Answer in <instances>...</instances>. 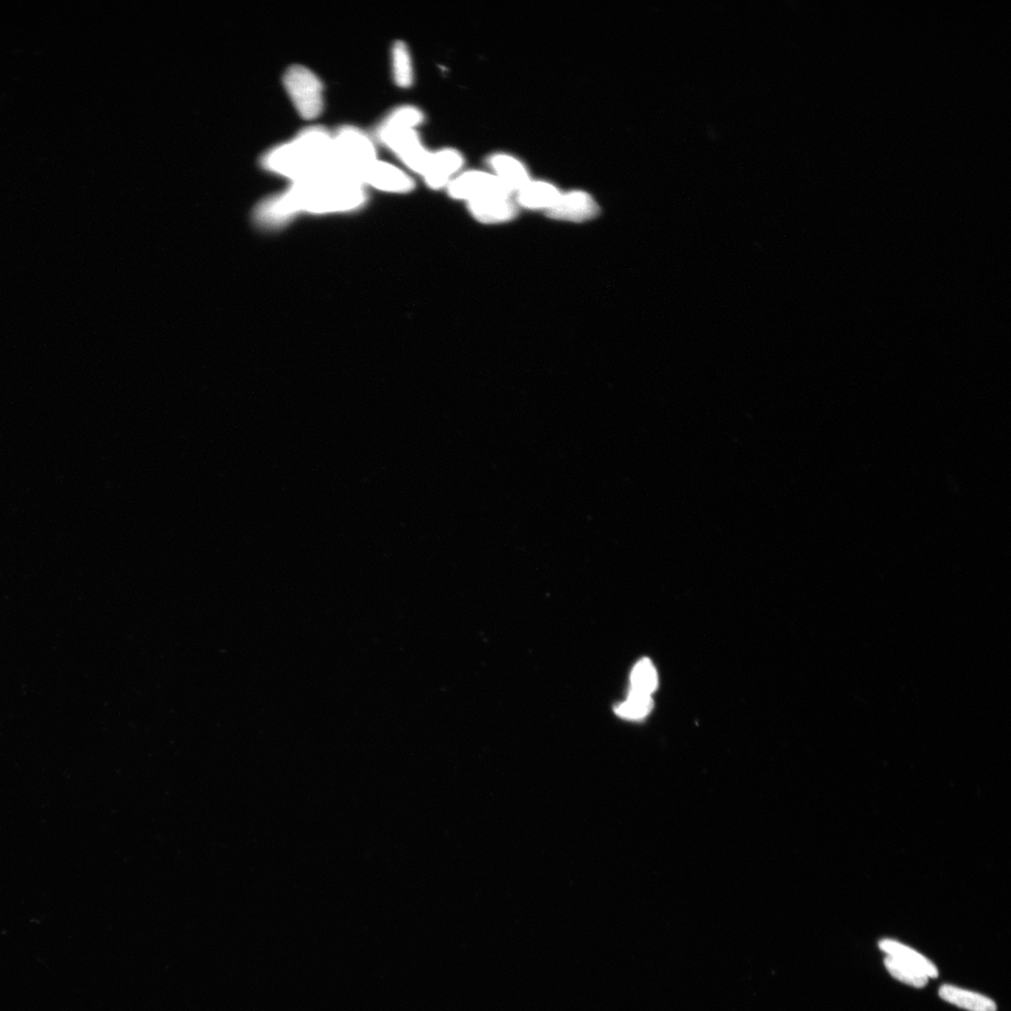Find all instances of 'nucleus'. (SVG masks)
Listing matches in <instances>:
<instances>
[{
	"mask_svg": "<svg viewBox=\"0 0 1011 1011\" xmlns=\"http://www.w3.org/2000/svg\"><path fill=\"white\" fill-rule=\"evenodd\" d=\"M366 202L362 183L327 169L312 177L292 182L289 188L260 203L253 218L265 230L279 229L300 213L324 214L350 212Z\"/></svg>",
	"mask_w": 1011,
	"mask_h": 1011,
	"instance_id": "1",
	"label": "nucleus"
},
{
	"mask_svg": "<svg viewBox=\"0 0 1011 1011\" xmlns=\"http://www.w3.org/2000/svg\"><path fill=\"white\" fill-rule=\"evenodd\" d=\"M332 138L325 128L304 129L292 140L265 152L262 165L291 183L312 177L329 169Z\"/></svg>",
	"mask_w": 1011,
	"mask_h": 1011,
	"instance_id": "2",
	"label": "nucleus"
},
{
	"mask_svg": "<svg viewBox=\"0 0 1011 1011\" xmlns=\"http://www.w3.org/2000/svg\"><path fill=\"white\" fill-rule=\"evenodd\" d=\"M376 160L375 144L362 130L346 126L332 134L330 170L360 182L363 171Z\"/></svg>",
	"mask_w": 1011,
	"mask_h": 1011,
	"instance_id": "3",
	"label": "nucleus"
},
{
	"mask_svg": "<svg viewBox=\"0 0 1011 1011\" xmlns=\"http://www.w3.org/2000/svg\"><path fill=\"white\" fill-rule=\"evenodd\" d=\"M283 84L293 106L303 119L313 120L322 114L323 85L315 73L302 65H292L286 71Z\"/></svg>",
	"mask_w": 1011,
	"mask_h": 1011,
	"instance_id": "4",
	"label": "nucleus"
},
{
	"mask_svg": "<svg viewBox=\"0 0 1011 1011\" xmlns=\"http://www.w3.org/2000/svg\"><path fill=\"white\" fill-rule=\"evenodd\" d=\"M376 134L408 169L421 175L423 173L431 152L424 147L416 129L377 131Z\"/></svg>",
	"mask_w": 1011,
	"mask_h": 1011,
	"instance_id": "5",
	"label": "nucleus"
},
{
	"mask_svg": "<svg viewBox=\"0 0 1011 1011\" xmlns=\"http://www.w3.org/2000/svg\"><path fill=\"white\" fill-rule=\"evenodd\" d=\"M451 197L468 202L489 194L511 193L495 174L471 171L453 178L447 186Z\"/></svg>",
	"mask_w": 1011,
	"mask_h": 1011,
	"instance_id": "6",
	"label": "nucleus"
},
{
	"mask_svg": "<svg viewBox=\"0 0 1011 1011\" xmlns=\"http://www.w3.org/2000/svg\"><path fill=\"white\" fill-rule=\"evenodd\" d=\"M360 182L364 188L397 194L408 193L415 186L411 176L402 169L379 159L363 171Z\"/></svg>",
	"mask_w": 1011,
	"mask_h": 1011,
	"instance_id": "7",
	"label": "nucleus"
},
{
	"mask_svg": "<svg viewBox=\"0 0 1011 1011\" xmlns=\"http://www.w3.org/2000/svg\"><path fill=\"white\" fill-rule=\"evenodd\" d=\"M599 206L593 198L584 192H571L561 194L557 203L547 210L551 219L581 223L597 216Z\"/></svg>",
	"mask_w": 1011,
	"mask_h": 1011,
	"instance_id": "8",
	"label": "nucleus"
},
{
	"mask_svg": "<svg viewBox=\"0 0 1011 1011\" xmlns=\"http://www.w3.org/2000/svg\"><path fill=\"white\" fill-rule=\"evenodd\" d=\"M463 157L456 150L443 149L431 152L426 168L421 174L428 187L434 190L447 187L451 177L463 165Z\"/></svg>",
	"mask_w": 1011,
	"mask_h": 1011,
	"instance_id": "9",
	"label": "nucleus"
},
{
	"mask_svg": "<svg viewBox=\"0 0 1011 1011\" xmlns=\"http://www.w3.org/2000/svg\"><path fill=\"white\" fill-rule=\"evenodd\" d=\"M473 217L483 223H500L515 217L516 207L510 196L489 194L469 202Z\"/></svg>",
	"mask_w": 1011,
	"mask_h": 1011,
	"instance_id": "10",
	"label": "nucleus"
},
{
	"mask_svg": "<svg viewBox=\"0 0 1011 1011\" xmlns=\"http://www.w3.org/2000/svg\"><path fill=\"white\" fill-rule=\"evenodd\" d=\"M489 163L510 193L519 192L530 181L526 167L509 155H496Z\"/></svg>",
	"mask_w": 1011,
	"mask_h": 1011,
	"instance_id": "11",
	"label": "nucleus"
},
{
	"mask_svg": "<svg viewBox=\"0 0 1011 1011\" xmlns=\"http://www.w3.org/2000/svg\"><path fill=\"white\" fill-rule=\"evenodd\" d=\"M881 951L888 956L895 957L905 964L921 971L928 977H937V966L927 957L914 951L913 948L892 939H883L879 942Z\"/></svg>",
	"mask_w": 1011,
	"mask_h": 1011,
	"instance_id": "12",
	"label": "nucleus"
},
{
	"mask_svg": "<svg viewBox=\"0 0 1011 1011\" xmlns=\"http://www.w3.org/2000/svg\"><path fill=\"white\" fill-rule=\"evenodd\" d=\"M559 190L546 182H529L518 192V202L530 209H550L560 197Z\"/></svg>",
	"mask_w": 1011,
	"mask_h": 1011,
	"instance_id": "13",
	"label": "nucleus"
},
{
	"mask_svg": "<svg viewBox=\"0 0 1011 1011\" xmlns=\"http://www.w3.org/2000/svg\"><path fill=\"white\" fill-rule=\"evenodd\" d=\"M939 996L946 1002L968 1011H996V1004L991 998L954 986H943Z\"/></svg>",
	"mask_w": 1011,
	"mask_h": 1011,
	"instance_id": "14",
	"label": "nucleus"
},
{
	"mask_svg": "<svg viewBox=\"0 0 1011 1011\" xmlns=\"http://www.w3.org/2000/svg\"><path fill=\"white\" fill-rule=\"evenodd\" d=\"M392 76L398 86L407 88L413 83V65L410 49L402 41H396L392 49Z\"/></svg>",
	"mask_w": 1011,
	"mask_h": 1011,
	"instance_id": "15",
	"label": "nucleus"
},
{
	"mask_svg": "<svg viewBox=\"0 0 1011 1011\" xmlns=\"http://www.w3.org/2000/svg\"><path fill=\"white\" fill-rule=\"evenodd\" d=\"M653 707L654 702L650 695L629 690L627 699L619 704L615 712L621 719L639 720L647 718Z\"/></svg>",
	"mask_w": 1011,
	"mask_h": 1011,
	"instance_id": "16",
	"label": "nucleus"
},
{
	"mask_svg": "<svg viewBox=\"0 0 1011 1011\" xmlns=\"http://www.w3.org/2000/svg\"><path fill=\"white\" fill-rule=\"evenodd\" d=\"M630 690L652 695L659 686L657 669L649 659H640L633 668L630 676Z\"/></svg>",
	"mask_w": 1011,
	"mask_h": 1011,
	"instance_id": "17",
	"label": "nucleus"
},
{
	"mask_svg": "<svg viewBox=\"0 0 1011 1011\" xmlns=\"http://www.w3.org/2000/svg\"><path fill=\"white\" fill-rule=\"evenodd\" d=\"M423 121L421 111L412 105L395 108L382 121L377 130L416 129Z\"/></svg>",
	"mask_w": 1011,
	"mask_h": 1011,
	"instance_id": "18",
	"label": "nucleus"
},
{
	"mask_svg": "<svg viewBox=\"0 0 1011 1011\" xmlns=\"http://www.w3.org/2000/svg\"><path fill=\"white\" fill-rule=\"evenodd\" d=\"M884 964L888 973L901 983L916 988H923L928 983L927 975L895 957L887 956Z\"/></svg>",
	"mask_w": 1011,
	"mask_h": 1011,
	"instance_id": "19",
	"label": "nucleus"
}]
</instances>
